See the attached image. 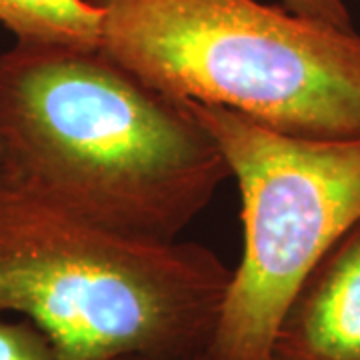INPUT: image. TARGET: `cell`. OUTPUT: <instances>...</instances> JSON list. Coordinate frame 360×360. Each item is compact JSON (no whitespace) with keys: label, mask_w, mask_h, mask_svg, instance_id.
Here are the masks:
<instances>
[{"label":"cell","mask_w":360,"mask_h":360,"mask_svg":"<svg viewBox=\"0 0 360 360\" xmlns=\"http://www.w3.org/2000/svg\"><path fill=\"white\" fill-rule=\"evenodd\" d=\"M6 174L104 229L176 240L231 179L186 104L96 49L14 40L0 52Z\"/></svg>","instance_id":"cell-1"},{"label":"cell","mask_w":360,"mask_h":360,"mask_svg":"<svg viewBox=\"0 0 360 360\" xmlns=\"http://www.w3.org/2000/svg\"><path fill=\"white\" fill-rule=\"evenodd\" d=\"M231 272L205 245L104 229L0 176V314L32 322L56 360L202 352Z\"/></svg>","instance_id":"cell-2"},{"label":"cell","mask_w":360,"mask_h":360,"mask_svg":"<svg viewBox=\"0 0 360 360\" xmlns=\"http://www.w3.org/2000/svg\"><path fill=\"white\" fill-rule=\"evenodd\" d=\"M98 49L179 103L360 139V34L258 0H89Z\"/></svg>","instance_id":"cell-3"},{"label":"cell","mask_w":360,"mask_h":360,"mask_svg":"<svg viewBox=\"0 0 360 360\" xmlns=\"http://www.w3.org/2000/svg\"><path fill=\"white\" fill-rule=\"evenodd\" d=\"M217 142L240 193L243 255L208 352L269 360L290 302L360 220V139H307L231 108L182 103Z\"/></svg>","instance_id":"cell-4"},{"label":"cell","mask_w":360,"mask_h":360,"mask_svg":"<svg viewBox=\"0 0 360 360\" xmlns=\"http://www.w3.org/2000/svg\"><path fill=\"white\" fill-rule=\"evenodd\" d=\"M272 352L296 360H360V220L300 286Z\"/></svg>","instance_id":"cell-5"},{"label":"cell","mask_w":360,"mask_h":360,"mask_svg":"<svg viewBox=\"0 0 360 360\" xmlns=\"http://www.w3.org/2000/svg\"><path fill=\"white\" fill-rule=\"evenodd\" d=\"M0 26L16 40L96 49L101 13L89 0H0Z\"/></svg>","instance_id":"cell-6"},{"label":"cell","mask_w":360,"mask_h":360,"mask_svg":"<svg viewBox=\"0 0 360 360\" xmlns=\"http://www.w3.org/2000/svg\"><path fill=\"white\" fill-rule=\"evenodd\" d=\"M0 360H56L51 342L28 321L0 319Z\"/></svg>","instance_id":"cell-7"},{"label":"cell","mask_w":360,"mask_h":360,"mask_svg":"<svg viewBox=\"0 0 360 360\" xmlns=\"http://www.w3.org/2000/svg\"><path fill=\"white\" fill-rule=\"evenodd\" d=\"M284 8L324 25L354 30L345 0H281Z\"/></svg>","instance_id":"cell-8"},{"label":"cell","mask_w":360,"mask_h":360,"mask_svg":"<svg viewBox=\"0 0 360 360\" xmlns=\"http://www.w3.org/2000/svg\"><path fill=\"white\" fill-rule=\"evenodd\" d=\"M115 360H214L210 356L208 348L202 350V352H196V354H191V356H182V359H155V356H122V359Z\"/></svg>","instance_id":"cell-9"},{"label":"cell","mask_w":360,"mask_h":360,"mask_svg":"<svg viewBox=\"0 0 360 360\" xmlns=\"http://www.w3.org/2000/svg\"><path fill=\"white\" fill-rule=\"evenodd\" d=\"M269 360H296V359H290V356H286V354H281V352H272Z\"/></svg>","instance_id":"cell-10"},{"label":"cell","mask_w":360,"mask_h":360,"mask_svg":"<svg viewBox=\"0 0 360 360\" xmlns=\"http://www.w3.org/2000/svg\"><path fill=\"white\" fill-rule=\"evenodd\" d=\"M4 170L6 168H4V158H2V148H0V176L4 174Z\"/></svg>","instance_id":"cell-11"}]
</instances>
